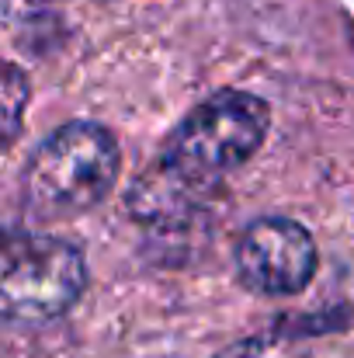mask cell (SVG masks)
Here are the masks:
<instances>
[{
  "instance_id": "1",
  "label": "cell",
  "mask_w": 354,
  "mask_h": 358,
  "mask_svg": "<svg viewBox=\"0 0 354 358\" xmlns=\"http://www.w3.org/2000/svg\"><path fill=\"white\" fill-rule=\"evenodd\" d=\"M118 139L98 122L59 125L24 167V199L42 216H77L108 199L118 181Z\"/></svg>"
},
{
  "instance_id": "2",
  "label": "cell",
  "mask_w": 354,
  "mask_h": 358,
  "mask_svg": "<svg viewBox=\"0 0 354 358\" xmlns=\"http://www.w3.org/2000/svg\"><path fill=\"white\" fill-rule=\"evenodd\" d=\"M267 125L271 112L264 98L246 91H223L177 125L163 150V164L184 178L216 185L219 174L236 171L264 146Z\"/></svg>"
},
{
  "instance_id": "3",
  "label": "cell",
  "mask_w": 354,
  "mask_h": 358,
  "mask_svg": "<svg viewBox=\"0 0 354 358\" xmlns=\"http://www.w3.org/2000/svg\"><path fill=\"white\" fill-rule=\"evenodd\" d=\"M87 285L84 254L56 237L14 234L0 261V310L10 324H45L63 317Z\"/></svg>"
},
{
  "instance_id": "4",
  "label": "cell",
  "mask_w": 354,
  "mask_h": 358,
  "mask_svg": "<svg viewBox=\"0 0 354 358\" xmlns=\"http://www.w3.org/2000/svg\"><path fill=\"white\" fill-rule=\"evenodd\" d=\"M236 271L250 292L295 296L313 282L316 243L306 227L285 216H264L239 234Z\"/></svg>"
},
{
  "instance_id": "5",
  "label": "cell",
  "mask_w": 354,
  "mask_h": 358,
  "mask_svg": "<svg viewBox=\"0 0 354 358\" xmlns=\"http://www.w3.org/2000/svg\"><path fill=\"white\" fill-rule=\"evenodd\" d=\"M212 185H202L195 178H184L181 171L160 164L153 174H146L142 185H135L132 192V209H135V220H153V223H167L174 216H184V213H195L198 209V199L209 192Z\"/></svg>"
},
{
  "instance_id": "6",
  "label": "cell",
  "mask_w": 354,
  "mask_h": 358,
  "mask_svg": "<svg viewBox=\"0 0 354 358\" xmlns=\"http://www.w3.org/2000/svg\"><path fill=\"white\" fill-rule=\"evenodd\" d=\"M24 101H28L24 73L10 63V66H7V77H3V139H7V143H14V136H17V129H21Z\"/></svg>"
},
{
  "instance_id": "7",
  "label": "cell",
  "mask_w": 354,
  "mask_h": 358,
  "mask_svg": "<svg viewBox=\"0 0 354 358\" xmlns=\"http://www.w3.org/2000/svg\"><path fill=\"white\" fill-rule=\"evenodd\" d=\"M216 358H306V352L285 338H246L230 345Z\"/></svg>"
}]
</instances>
